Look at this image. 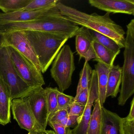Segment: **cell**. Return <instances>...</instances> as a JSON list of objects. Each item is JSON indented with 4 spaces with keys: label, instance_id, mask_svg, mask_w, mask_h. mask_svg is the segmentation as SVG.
Returning a JSON list of instances; mask_svg holds the SVG:
<instances>
[{
    "label": "cell",
    "instance_id": "obj_13",
    "mask_svg": "<svg viewBox=\"0 0 134 134\" xmlns=\"http://www.w3.org/2000/svg\"><path fill=\"white\" fill-rule=\"evenodd\" d=\"M53 8L34 10H23L11 13H0V23L24 22L35 20L47 14Z\"/></svg>",
    "mask_w": 134,
    "mask_h": 134
},
{
    "label": "cell",
    "instance_id": "obj_25",
    "mask_svg": "<svg viewBox=\"0 0 134 134\" xmlns=\"http://www.w3.org/2000/svg\"><path fill=\"white\" fill-rule=\"evenodd\" d=\"M58 0H32L23 10H40L50 9L56 7Z\"/></svg>",
    "mask_w": 134,
    "mask_h": 134
},
{
    "label": "cell",
    "instance_id": "obj_22",
    "mask_svg": "<svg viewBox=\"0 0 134 134\" xmlns=\"http://www.w3.org/2000/svg\"><path fill=\"white\" fill-rule=\"evenodd\" d=\"M46 103L48 112V120L57 110L58 100L57 96L58 89L57 87H48L44 88Z\"/></svg>",
    "mask_w": 134,
    "mask_h": 134
},
{
    "label": "cell",
    "instance_id": "obj_24",
    "mask_svg": "<svg viewBox=\"0 0 134 134\" xmlns=\"http://www.w3.org/2000/svg\"><path fill=\"white\" fill-rule=\"evenodd\" d=\"M91 32L94 41L114 52L120 53L121 48L113 39L95 31L91 30Z\"/></svg>",
    "mask_w": 134,
    "mask_h": 134
},
{
    "label": "cell",
    "instance_id": "obj_17",
    "mask_svg": "<svg viewBox=\"0 0 134 134\" xmlns=\"http://www.w3.org/2000/svg\"><path fill=\"white\" fill-rule=\"evenodd\" d=\"M75 36L76 51L80 61L92 45L94 40L90 30L82 26L79 28Z\"/></svg>",
    "mask_w": 134,
    "mask_h": 134
},
{
    "label": "cell",
    "instance_id": "obj_37",
    "mask_svg": "<svg viewBox=\"0 0 134 134\" xmlns=\"http://www.w3.org/2000/svg\"><path fill=\"white\" fill-rule=\"evenodd\" d=\"M46 134V133H43V134Z\"/></svg>",
    "mask_w": 134,
    "mask_h": 134
},
{
    "label": "cell",
    "instance_id": "obj_10",
    "mask_svg": "<svg viewBox=\"0 0 134 134\" xmlns=\"http://www.w3.org/2000/svg\"><path fill=\"white\" fill-rule=\"evenodd\" d=\"M99 98L98 79L96 71L92 70L89 86L88 100L82 116L78 118V125L72 130V134H86L92 114V108L95 100Z\"/></svg>",
    "mask_w": 134,
    "mask_h": 134
},
{
    "label": "cell",
    "instance_id": "obj_12",
    "mask_svg": "<svg viewBox=\"0 0 134 134\" xmlns=\"http://www.w3.org/2000/svg\"><path fill=\"white\" fill-rule=\"evenodd\" d=\"M92 7L107 13L134 15V0H89Z\"/></svg>",
    "mask_w": 134,
    "mask_h": 134
},
{
    "label": "cell",
    "instance_id": "obj_2",
    "mask_svg": "<svg viewBox=\"0 0 134 134\" xmlns=\"http://www.w3.org/2000/svg\"><path fill=\"white\" fill-rule=\"evenodd\" d=\"M79 26L61 14L55 7L46 15L35 20L24 22L0 23V31L31 30L51 32L64 34L71 38L75 36Z\"/></svg>",
    "mask_w": 134,
    "mask_h": 134
},
{
    "label": "cell",
    "instance_id": "obj_27",
    "mask_svg": "<svg viewBox=\"0 0 134 134\" xmlns=\"http://www.w3.org/2000/svg\"><path fill=\"white\" fill-rule=\"evenodd\" d=\"M47 125L52 128L55 134H72V130L70 128L60 123L48 122Z\"/></svg>",
    "mask_w": 134,
    "mask_h": 134
},
{
    "label": "cell",
    "instance_id": "obj_31",
    "mask_svg": "<svg viewBox=\"0 0 134 134\" xmlns=\"http://www.w3.org/2000/svg\"><path fill=\"white\" fill-rule=\"evenodd\" d=\"M89 88L81 91L77 96L74 97V102L81 105H86L88 100Z\"/></svg>",
    "mask_w": 134,
    "mask_h": 134
},
{
    "label": "cell",
    "instance_id": "obj_29",
    "mask_svg": "<svg viewBox=\"0 0 134 134\" xmlns=\"http://www.w3.org/2000/svg\"><path fill=\"white\" fill-rule=\"evenodd\" d=\"M122 130L123 134H134V120L122 118Z\"/></svg>",
    "mask_w": 134,
    "mask_h": 134
},
{
    "label": "cell",
    "instance_id": "obj_19",
    "mask_svg": "<svg viewBox=\"0 0 134 134\" xmlns=\"http://www.w3.org/2000/svg\"><path fill=\"white\" fill-rule=\"evenodd\" d=\"M102 107L99 98L94 102L86 134H100L102 126Z\"/></svg>",
    "mask_w": 134,
    "mask_h": 134
},
{
    "label": "cell",
    "instance_id": "obj_7",
    "mask_svg": "<svg viewBox=\"0 0 134 134\" xmlns=\"http://www.w3.org/2000/svg\"><path fill=\"white\" fill-rule=\"evenodd\" d=\"M6 47L18 73L25 82L34 88L45 85L42 73L32 62L12 47Z\"/></svg>",
    "mask_w": 134,
    "mask_h": 134
},
{
    "label": "cell",
    "instance_id": "obj_9",
    "mask_svg": "<svg viewBox=\"0 0 134 134\" xmlns=\"http://www.w3.org/2000/svg\"><path fill=\"white\" fill-rule=\"evenodd\" d=\"M3 33L5 40L4 46H10L14 48L32 62L41 72L37 57L26 37L25 31L12 30Z\"/></svg>",
    "mask_w": 134,
    "mask_h": 134
},
{
    "label": "cell",
    "instance_id": "obj_28",
    "mask_svg": "<svg viewBox=\"0 0 134 134\" xmlns=\"http://www.w3.org/2000/svg\"><path fill=\"white\" fill-rule=\"evenodd\" d=\"M68 116V110H57L48 119V122L59 123Z\"/></svg>",
    "mask_w": 134,
    "mask_h": 134
},
{
    "label": "cell",
    "instance_id": "obj_35",
    "mask_svg": "<svg viewBox=\"0 0 134 134\" xmlns=\"http://www.w3.org/2000/svg\"><path fill=\"white\" fill-rule=\"evenodd\" d=\"M4 42L5 40L4 33L0 31V48L4 46Z\"/></svg>",
    "mask_w": 134,
    "mask_h": 134
},
{
    "label": "cell",
    "instance_id": "obj_11",
    "mask_svg": "<svg viewBox=\"0 0 134 134\" xmlns=\"http://www.w3.org/2000/svg\"><path fill=\"white\" fill-rule=\"evenodd\" d=\"M25 98L37 122L42 128L46 131L48 112L44 88L42 87L37 88Z\"/></svg>",
    "mask_w": 134,
    "mask_h": 134
},
{
    "label": "cell",
    "instance_id": "obj_30",
    "mask_svg": "<svg viewBox=\"0 0 134 134\" xmlns=\"http://www.w3.org/2000/svg\"><path fill=\"white\" fill-rule=\"evenodd\" d=\"M85 106L80 105L74 102L68 109V115L81 117L83 113Z\"/></svg>",
    "mask_w": 134,
    "mask_h": 134
},
{
    "label": "cell",
    "instance_id": "obj_33",
    "mask_svg": "<svg viewBox=\"0 0 134 134\" xmlns=\"http://www.w3.org/2000/svg\"><path fill=\"white\" fill-rule=\"evenodd\" d=\"M84 58L85 62H88L92 59L96 58V55L93 46V43L86 53L83 55L82 58Z\"/></svg>",
    "mask_w": 134,
    "mask_h": 134
},
{
    "label": "cell",
    "instance_id": "obj_6",
    "mask_svg": "<svg viewBox=\"0 0 134 134\" xmlns=\"http://www.w3.org/2000/svg\"><path fill=\"white\" fill-rule=\"evenodd\" d=\"M74 53L69 45L63 46L53 61L51 75L63 92L72 84V76L75 71Z\"/></svg>",
    "mask_w": 134,
    "mask_h": 134
},
{
    "label": "cell",
    "instance_id": "obj_3",
    "mask_svg": "<svg viewBox=\"0 0 134 134\" xmlns=\"http://www.w3.org/2000/svg\"><path fill=\"white\" fill-rule=\"evenodd\" d=\"M23 31L37 57L41 73H44L69 38L58 33Z\"/></svg>",
    "mask_w": 134,
    "mask_h": 134
},
{
    "label": "cell",
    "instance_id": "obj_4",
    "mask_svg": "<svg viewBox=\"0 0 134 134\" xmlns=\"http://www.w3.org/2000/svg\"><path fill=\"white\" fill-rule=\"evenodd\" d=\"M122 80L118 104L124 106L134 93V19L127 25Z\"/></svg>",
    "mask_w": 134,
    "mask_h": 134
},
{
    "label": "cell",
    "instance_id": "obj_36",
    "mask_svg": "<svg viewBox=\"0 0 134 134\" xmlns=\"http://www.w3.org/2000/svg\"><path fill=\"white\" fill-rule=\"evenodd\" d=\"M45 133L47 134H55L54 131L52 130H46Z\"/></svg>",
    "mask_w": 134,
    "mask_h": 134
},
{
    "label": "cell",
    "instance_id": "obj_20",
    "mask_svg": "<svg viewBox=\"0 0 134 134\" xmlns=\"http://www.w3.org/2000/svg\"><path fill=\"white\" fill-rule=\"evenodd\" d=\"M93 46L96 55V58L93 59V61H100L109 67H112L120 53L112 51L95 41H93Z\"/></svg>",
    "mask_w": 134,
    "mask_h": 134
},
{
    "label": "cell",
    "instance_id": "obj_23",
    "mask_svg": "<svg viewBox=\"0 0 134 134\" xmlns=\"http://www.w3.org/2000/svg\"><path fill=\"white\" fill-rule=\"evenodd\" d=\"M92 69L88 62H85L83 69L80 74V79L77 87V96L81 91L89 88Z\"/></svg>",
    "mask_w": 134,
    "mask_h": 134
},
{
    "label": "cell",
    "instance_id": "obj_1",
    "mask_svg": "<svg viewBox=\"0 0 134 134\" xmlns=\"http://www.w3.org/2000/svg\"><path fill=\"white\" fill-rule=\"evenodd\" d=\"M56 7L61 14L76 25L107 36L114 40L121 48H124L126 33L120 25L110 17V14L99 15L96 13L89 14L67 6L59 1Z\"/></svg>",
    "mask_w": 134,
    "mask_h": 134
},
{
    "label": "cell",
    "instance_id": "obj_16",
    "mask_svg": "<svg viewBox=\"0 0 134 134\" xmlns=\"http://www.w3.org/2000/svg\"><path fill=\"white\" fill-rule=\"evenodd\" d=\"M95 65V70L97 74L98 87L99 99L100 104L103 106L106 99V91L108 75L111 67H109L100 61H97Z\"/></svg>",
    "mask_w": 134,
    "mask_h": 134
},
{
    "label": "cell",
    "instance_id": "obj_21",
    "mask_svg": "<svg viewBox=\"0 0 134 134\" xmlns=\"http://www.w3.org/2000/svg\"><path fill=\"white\" fill-rule=\"evenodd\" d=\"M32 0H0V9L4 13L23 10Z\"/></svg>",
    "mask_w": 134,
    "mask_h": 134
},
{
    "label": "cell",
    "instance_id": "obj_32",
    "mask_svg": "<svg viewBox=\"0 0 134 134\" xmlns=\"http://www.w3.org/2000/svg\"><path fill=\"white\" fill-rule=\"evenodd\" d=\"M79 116L68 115L60 124L69 128H75L78 125V118Z\"/></svg>",
    "mask_w": 134,
    "mask_h": 134
},
{
    "label": "cell",
    "instance_id": "obj_26",
    "mask_svg": "<svg viewBox=\"0 0 134 134\" xmlns=\"http://www.w3.org/2000/svg\"><path fill=\"white\" fill-rule=\"evenodd\" d=\"M74 97L59 91L57 96V110L68 109L70 105L74 102Z\"/></svg>",
    "mask_w": 134,
    "mask_h": 134
},
{
    "label": "cell",
    "instance_id": "obj_15",
    "mask_svg": "<svg viewBox=\"0 0 134 134\" xmlns=\"http://www.w3.org/2000/svg\"><path fill=\"white\" fill-rule=\"evenodd\" d=\"M7 87L0 77V124L5 125L11 122L12 101Z\"/></svg>",
    "mask_w": 134,
    "mask_h": 134
},
{
    "label": "cell",
    "instance_id": "obj_18",
    "mask_svg": "<svg viewBox=\"0 0 134 134\" xmlns=\"http://www.w3.org/2000/svg\"><path fill=\"white\" fill-rule=\"evenodd\" d=\"M122 80V69L119 65H113L110 68L107 87L106 98L116 97L120 90Z\"/></svg>",
    "mask_w": 134,
    "mask_h": 134
},
{
    "label": "cell",
    "instance_id": "obj_5",
    "mask_svg": "<svg viewBox=\"0 0 134 134\" xmlns=\"http://www.w3.org/2000/svg\"><path fill=\"white\" fill-rule=\"evenodd\" d=\"M0 77L9 91L12 100L26 98L36 88L30 87L20 77L6 46L0 48Z\"/></svg>",
    "mask_w": 134,
    "mask_h": 134
},
{
    "label": "cell",
    "instance_id": "obj_8",
    "mask_svg": "<svg viewBox=\"0 0 134 134\" xmlns=\"http://www.w3.org/2000/svg\"><path fill=\"white\" fill-rule=\"evenodd\" d=\"M11 109L14 119L20 127L26 130L29 134L45 133L46 131L37 122L25 98L13 99Z\"/></svg>",
    "mask_w": 134,
    "mask_h": 134
},
{
    "label": "cell",
    "instance_id": "obj_14",
    "mask_svg": "<svg viewBox=\"0 0 134 134\" xmlns=\"http://www.w3.org/2000/svg\"><path fill=\"white\" fill-rule=\"evenodd\" d=\"M100 134H123L122 118L102 107V126Z\"/></svg>",
    "mask_w": 134,
    "mask_h": 134
},
{
    "label": "cell",
    "instance_id": "obj_34",
    "mask_svg": "<svg viewBox=\"0 0 134 134\" xmlns=\"http://www.w3.org/2000/svg\"><path fill=\"white\" fill-rule=\"evenodd\" d=\"M126 117L131 120H134V98H132L131 102V107L129 114Z\"/></svg>",
    "mask_w": 134,
    "mask_h": 134
}]
</instances>
